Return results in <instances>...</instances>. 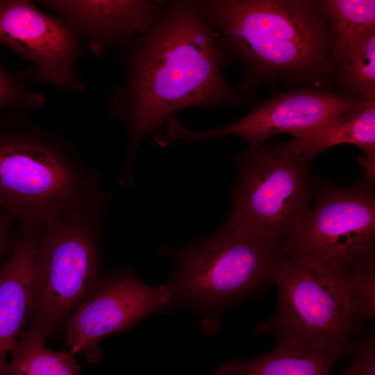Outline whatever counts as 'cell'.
<instances>
[{"label": "cell", "instance_id": "6da1fadb", "mask_svg": "<svg viewBox=\"0 0 375 375\" xmlns=\"http://www.w3.org/2000/svg\"><path fill=\"white\" fill-rule=\"evenodd\" d=\"M120 51L124 76L108 108L127 129L117 181L129 185L140 147L176 112L235 106L242 98L224 77L228 62L199 1H164L151 28Z\"/></svg>", "mask_w": 375, "mask_h": 375}, {"label": "cell", "instance_id": "7a4b0ae2", "mask_svg": "<svg viewBox=\"0 0 375 375\" xmlns=\"http://www.w3.org/2000/svg\"><path fill=\"white\" fill-rule=\"evenodd\" d=\"M228 64L238 60L242 98L264 82L326 88L335 78L333 35L319 1H199Z\"/></svg>", "mask_w": 375, "mask_h": 375}, {"label": "cell", "instance_id": "3957f363", "mask_svg": "<svg viewBox=\"0 0 375 375\" xmlns=\"http://www.w3.org/2000/svg\"><path fill=\"white\" fill-rule=\"evenodd\" d=\"M75 144L24 110L0 113V210L18 223L44 224L106 191Z\"/></svg>", "mask_w": 375, "mask_h": 375}, {"label": "cell", "instance_id": "277c9868", "mask_svg": "<svg viewBox=\"0 0 375 375\" xmlns=\"http://www.w3.org/2000/svg\"><path fill=\"white\" fill-rule=\"evenodd\" d=\"M110 207L106 191L88 206L43 225L32 262L31 326L47 335L99 281L100 239Z\"/></svg>", "mask_w": 375, "mask_h": 375}, {"label": "cell", "instance_id": "5b68a950", "mask_svg": "<svg viewBox=\"0 0 375 375\" xmlns=\"http://www.w3.org/2000/svg\"><path fill=\"white\" fill-rule=\"evenodd\" d=\"M172 262L168 283L172 303L206 314V328L215 329L217 312L270 283L281 256L279 247L220 228L179 249L160 247Z\"/></svg>", "mask_w": 375, "mask_h": 375}, {"label": "cell", "instance_id": "8992f818", "mask_svg": "<svg viewBox=\"0 0 375 375\" xmlns=\"http://www.w3.org/2000/svg\"><path fill=\"white\" fill-rule=\"evenodd\" d=\"M312 160L283 143L249 145L233 160L231 208L221 228L280 248L309 210Z\"/></svg>", "mask_w": 375, "mask_h": 375}, {"label": "cell", "instance_id": "52a82bcc", "mask_svg": "<svg viewBox=\"0 0 375 375\" xmlns=\"http://www.w3.org/2000/svg\"><path fill=\"white\" fill-rule=\"evenodd\" d=\"M270 283L278 288V304L259 332L319 347L338 358L348 354L354 328L344 274L281 254Z\"/></svg>", "mask_w": 375, "mask_h": 375}, {"label": "cell", "instance_id": "ba28073f", "mask_svg": "<svg viewBox=\"0 0 375 375\" xmlns=\"http://www.w3.org/2000/svg\"><path fill=\"white\" fill-rule=\"evenodd\" d=\"M374 182L326 185L280 246L282 256L311 260L345 274L374 259Z\"/></svg>", "mask_w": 375, "mask_h": 375}, {"label": "cell", "instance_id": "9c48e42d", "mask_svg": "<svg viewBox=\"0 0 375 375\" xmlns=\"http://www.w3.org/2000/svg\"><path fill=\"white\" fill-rule=\"evenodd\" d=\"M365 101L329 88H301L276 94L240 119L214 129L192 130L172 117L162 129V139L168 145L176 141L190 143L238 135L245 139L249 145H256L280 133H290L299 138Z\"/></svg>", "mask_w": 375, "mask_h": 375}, {"label": "cell", "instance_id": "30bf717a", "mask_svg": "<svg viewBox=\"0 0 375 375\" xmlns=\"http://www.w3.org/2000/svg\"><path fill=\"white\" fill-rule=\"evenodd\" d=\"M172 303L169 286H149L128 267L100 278L75 308L67 324L65 338L70 351L83 353L88 362L101 359L99 341L126 331L147 316Z\"/></svg>", "mask_w": 375, "mask_h": 375}, {"label": "cell", "instance_id": "8fae6325", "mask_svg": "<svg viewBox=\"0 0 375 375\" xmlns=\"http://www.w3.org/2000/svg\"><path fill=\"white\" fill-rule=\"evenodd\" d=\"M0 42L32 64L36 81L66 91L85 90L75 69L83 53L82 38L32 1L0 0Z\"/></svg>", "mask_w": 375, "mask_h": 375}, {"label": "cell", "instance_id": "7c38bea8", "mask_svg": "<svg viewBox=\"0 0 375 375\" xmlns=\"http://www.w3.org/2000/svg\"><path fill=\"white\" fill-rule=\"evenodd\" d=\"M82 39L92 53L103 56L121 50L146 34L162 10L164 1L42 0Z\"/></svg>", "mask_w": 375, "mask_h": 375}, {"label": "cell", "instance_id": "4fadbf2b", "mask_svg": "<svg viewBox=\"0 0 375 375\" xmlns=\"http://www.w3.org/2000/svg\"><path fill=\"white\" fill-rule=\"evenodd\" d=\"M43 225L18 223L13 248L0 264V375L30 317L32 262Z\"/></svg>", "mask_w": 375, "mask_h": 375}, {"label": "cell", "instance_id": "5bb4252c", "mask_svg": "<svg viewBox=\"0 0 375 375\" xmlns=\"http://www.w3.org/2000/svg\"><path fill=\"white\" fill-rule=\"evenodd\" d=\"M337 359L319 347L280 338L269 353L226 362L210 375H331Z\"/></svg>", "mask_w": 375, "mask_h": 375}, {"label": "cell", "instance_id": "9a60e30c", "mask_svg": "<svg viewBox=\"0 0 375 375\" xmlns=\"http://www.w3.org/2000/svg\"><path fill=\"white\" fill-rule=\"evenodd\" d=\"M349 143L360 148L365 157L375 158V101L328 121L306 136L283 143L289 150L312 158L335 145Z\"/></svg>", "mask_w": 375, "mask_h": 375}, {"label": "cell", "instance_id": "2e32d148", "mask_svg": "<svg viewBox=\"0 0 375 375\" xmlns=\"http://www.w3.org/2000/svg\"><path fill=\"white\" fill-rule=\"evenodd\" d=\"M319 3L332 33V60L337 69L354 47L375 31V1L321 0Z\"/></svg>", "mask_w": 375, "mask_h": 375}, {"label": "cell", "instance_id": "e0dca14e", "mask_svg": "<svg viewBox=\"0 0 375 375\" xmlns=\"http://www.w3.org/2000/svg\"><path fill=\"white\" fill-rule=\"evenodd\" d=\"M46 336L35 327L24 330L11 351L5 375H81L74 353L47 349Z\"/></svg>", "mask_w": 375, "mask_h": 375}, {"label": "cell", "instance_id": "ac0fdd59", "mask_svg": "<svg viewBox=\"0 0 375 375\" xmlns=\"http://www.w3.org/2000/svg\"><path fill=\"white\" fill-rule=\"evenodd\" d=\"M335 78L342 94L362 100H374L375 31L354 47L345 62L336 69Z\"/></svg>", "mask_w": 375, "mask_h": 375}, {"label": "cell", "instance_id": "d6986e66", "mask_svg": "<svg viewBox=\"0 0 375 375\" xmlns=\"http://www.w3.org/2000/svg\"><path fill=\"white\" fill-rule=\"evenodd\" d=\"M352 315L356 323L372 319L375 315V264L372 260L359 264L344 274Z\"/></svg>", "mask_w": 375, "mask_h": 375}, {"label": "cell", "instance_id": "ffe728a7", "mask_svg": "<svg viewBox=\"0 0 375 375\" xmlns=\"http://www.w3.org/2000/svg\"><path fill=\"white\" fill-rule=\"evenodd\" d=\"M36 81L34 72L30 69L12 74L0 63V113L14 109L35 110L44 103L43 95L31 88Z\"/></svg>", "mask_w": 375, "mask_h": 375}, {"label": "cell", "instance_id": "44dd1931", "mask_svg": "<svg viewBox=\"0 0 375 375\" xmlns=\"http://www.w3.org/2000/svg\"><path fill=\"white\" fill-rule=\"evenodd\" d=\"M350 362L341 375H375V343L369 336L351 345Z\"/></svg>", "mask_w": 375, "mask_h": 375}, {"label": "cell", "instance_id": "7402d4cb", "mask_svg": "<svg viewBox=\"0 0 375 375\" xmlns=\"http://www.w3.org/2000/svg\"><path fill=\"white\" fill-rule=\"evenodd\" d=\"M17 221L0 210V264L10 253L17 233Z\"/></svg>", "mask_w": 375, "mask_h": 375}]
</instances>
